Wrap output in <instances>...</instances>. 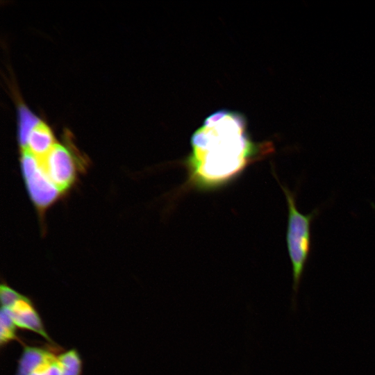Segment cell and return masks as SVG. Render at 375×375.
Here are the masks:
<instances>
[{
    "label": "cell",
    "instance_id": "cell-4",
    "mask_svg": "<svg viewBox=\"0 0 375 375\" xmlns=\"http://www.w3.org/2000/svg\"><path fill=\"white\" fill-rule=\"evenodd\" d=\"M41 162L47 176L62 193L72 186L77 177L80 162L67 144L56 142Z\"/></svg>",
    "mask_w": 375,
    "mask_h": 375
},
{
    "label": "cell",
    "instance_id": "cell-1",
    "mask_svg": "<svg viewBox=\"0 0 375 375\" xmlns=\"http://www.w3.org/2000/svg\"><path fill=\"white\" fill-rule=\"evenodd\" d=\"M184 161L188 183L210 189L230 181L252 162L272 153V144L256 142L239 112L217 110L194 131Z\"/></svg>",
    "mask_w": 375,
    "mask_h": 375
},
{
    "label": "cell",
    "instance_id": "cell-10",
    "mask_svg": "<svg viewBox=\"0 0 375 375\" xmlns=\"http://www.w3.org/2000/svg\"><path fill=\"white\" fill-rule=\"evenodd\" d=\"M18 327L4 308H1L0 314V346L3 349L10 342L17 341L21 344L24 342L17 335Z\"/></svg>",
    "mask_w": 375,
    "mask_h": 375
},
{
    "label": "cell",
    "instance_id": "cell-11",
    "mask_svg": "<svg viewBox=\"0 0 375 375\" xmlns=\"http://www.w3.org/2000/svg\"><path fill=\"white\" fill-rule=\"evenodd\" d=\"M24 295L18 292L6 283H2L0 287V299L1 308H9Z\"/></svg>",
    "mask_w": 375,
    "mask_h": 375
},
{
    "label": "cell",
    "instance_id": "cell-2",
    "mask_svg": "<svg viewBox=\"0 0 375 375\" xmlns=\"http://www.w3.org/2000/svg\"><path fill=\"white\" fill-rule=\"evenodd\" d=\"M279 185L288 206L286 245L292 271V306L295 310L296 296L312 249L311 225L319 209L316 208L308 214H303L297 208L295 194L280 182Z\"/></svg>",
    "mask_w": 375,
    "mask_h": 375
},
{
    "label": "cell",
    "instance_id": "cell-12",
    "mask_svg": "<svg viewBox=\"0 0 375 375\" xmlns=\"http://www.w3.org/2000/svg\"><path fill=\"white\" fill-rule=\"evenodd\" d=\"M57 355L58 353L51 356L29 375H61Z\"/></svg>",
    "mask_w": 375,
    "mask_h": 375
},
{
    "label": "cell",
    "instance_id": "cell-7",
    "mask_svg": "<svg viewBox=\"0 0 375 375\" xmlns=\"http://www.w3.org/2000/svg\"><path fill=\"white\" fill-rule=\"evenodd\" d=\"M56 142L49 126L40 119L29 133L26 147L21 149H26L38 159L42 160Z\"/></svg>",
    "mask_w": 375,
    "mask_h": 375
},
{
    "label": "cell",
    "instance_id": "cell-9",
    "mask_svg": "<svg viewBox=\"0 0 375 375\" xmlns=\"http://www.w3.org/2000/svg\"><path fill=\"white\" fill-rule=\"evenodd\" d=\"M40 120L25 105H19L18 140L21 149L26 147L29 133Z\"/></svg>",
    "mask_w": 375,
    "mask_h": 375
},
{
    "label": "cell",
    "instance_id": "cell-5",
    "mask_svg": "<svg viewBox=\"0 0 375 375\" xmlns=\"http://www.w3.org/2000/svg\"><path fill=\"white\" fill-rule=\"evenodd\" d=\"M4 309L18 328L33 331L42 336L49 344H57L49 336L39 312L29 297L24 295L10 308Z\"/></svg>",
    "mask_w": 375,
    "mask_h": 375
},
{
    "label": "cell",
    "instance_id": "cell-8",
    "mask_svg": "<svg viewBox=\"0 0 375 375\" xmlns=\"http://www.w3.org/2000/svg\"><path fill=\"white\" fill-rule=\"evenodd\" d=\"M61 375H82L83 361L79 351L72 348L57 355Z\"/></svg>",
    "mask_w": 375,
    "mask_h": 375
},
{
    "label": "cell",
    "instance_id": "cell-6",
    "mask_svg": "<svg viewBox=\"0 0 375 375\" xmlns=\"http://www.w3.org/2000/svg\"><path fill=\"white\" fill-rule=\"evenodd\" d=\"M22 346L23 351L18 360L15 375H29L51 356L62 351V347L58 344L36 346L23 342Z\"/></svg>",
    "mask_w": 375,
    "mask_h": 375
},
{
    "label": "cell",
    "instance_id": "cell-3",
    "mask_svg": "<svg viewBox=\"0 0 375 375\" xmlns=\"http://www.w3.org/2000/svg\"><path fill=\"white\" fill-rule=\"evenodd\" d=\"M21 167L31 200L42 212L53 204L62 192L45 172L41 160L26 149H21Z\"/></svg>",
    "mask_w": 375,
    "mask_h": 375
}]
</instances>
